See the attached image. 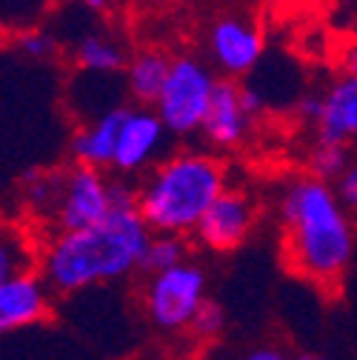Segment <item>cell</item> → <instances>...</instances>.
Instances as JSON below:
<instances>
[{
  "label": "cell",
  "mask_w": 357,
  "mask_h": 360,
  "mask_svg": "<svg viewBox=\"0 0 357 360\" xmlns=\"http://www.w3.org/2000/svg\"><path fill=\"white\" fill-rule=\"evenodd\" d=\"M303 117L315 126L318 141L357 143V75H340L318 98L303 101Z\"/></svg>",
  "instance_id": "cell-8"
},
{
  "label": "cell",
  "mask_w": 357,
  "mask_h": 360,
  "mask_svg": "<svg viewBox=\"0 0 357 360\" xmlns=\"http://www.w3.org/2000/svg\"><path fill=\"white\" fill-rule=\"evenodd\" d=\"M351 163H354L351 146H346V143L315 141V146L309 152V174L323 180V184H337V180L349 172Z\"/></svg>",
  "instance_id": "cell-16"
},
{
  "label": "cell",
  "mask_w": 357,
  "mask_h": 360,
  "mask_svg": "<svg viewBox=\"0 0 357 360\" xmlns=\"http://www.w3.org/2000/svg\"><path fill=\"white\" fill-rule=\"evenodd\" d=\"M254 217H257V203L252 200V195L246 189L229 186L206 212L195 235L203 246L214 252H232L254 229Z\"/></svg>",
  "instance_id": "cell-9"
},
{
  "label": "cell",
  "mask_w": 357,
  "mask_h": 360,
  "mask_svg": "<svg viewBox=\"0 0 357 360\" xmlns=\"http://www.w3.org/2000/svg\"><path fill=\"white\" fill-rule=\"evenodd\" d=\"M15 49L29 60H52L60 49L58 37L43 26H23L15 32Z\"/></svg>",
  "instance_id": "cell-18"
},
{
  "label": "cell",
  "mask_w": 357,
  "mask_h": 360,
  "mask_svg": "<svg viewBox=\"0 0 357 360\" xmlns=\"http://www.w3.org/2000/svg\"><path fill=\"white\" fill-rule=\"evenodd\" d=\"M278 209L289 266L318 286H337L351 260L354 232L332 184L300 174L286 184Z\"/></svg>",
  "instance_id": "cell-1"
},
{
  "label": "cell",
  "mask_w": 357,
  "mask_h": 360,
  "mask_svg": "<svg viewBox=\"0 0 357 360\" xmlns=\"http://www.w3.org/2000/svg\"><path fill=\"white\" fill-rule=\"evenodd\" d=\"M49 311V286L40 275L23 272L0 281V329L15 332L40 323Z\"/></svg>",
  "instance_id": "cell-12"
},
{
  "label": "cell",
  "mask_w": 357,
  "mask_h": 360,
  "mask_svg": "<svg viewBox=\"0 0 357 360\" xmlns=\"http://www.w3.org/2000/svg\"><path fill=\"white\" fill-rule=\"evenodd\" d=\"M129 106H115L106 109L103 115H98L95 120L83 123L69 141V155L77 166H89V169H100V172H112L115 163V149H117V138H120V126L126 117Z\"/></svg>",
  "instance_id": "cell-13"
},
{
  "label": "cell",
  "mask_w": 357,
  "mask_h": 360,
  "mask_svg": "<svg viewBox=\"0 0 357 360\" xmlns=\"http://www.w3.org/2000/svg\"><path fill=\"white\" fill-rule=\"evenodd\" d=\"M23 189L29 209L49 217L55 235L92 229L117 206L138 200V192H131L123 180H112L100 169L77 163L58 172H29Z\"/></svg>",
  "instance_id": "cell-4"
},
{
  "label": "cell",
  "mask_w": 357,
  "mask_h": 360,
  "mask_svg": "<svg viewBox=\"0 0 357 360\" xmlns=\"http://www.w3.org/2000/svg\"><path fill=\"white\" fill-rule=\"evenodd\" d=\"M152 229L138 212V200L117 206L103 223L49 240L40 257V278L49 289L69 295L106 283L143 266Z\"/></svg>",
  "instance_id": "cell-2"
},
{
  "label": "cell",
  "mask_w": 357,
  "mask_h": 360,
  "mask_svg": "<svg viewBox=\"0 0 357 360\" xmlns=\"http://www.w3.org/2000/svg\"><path fill=\"white\" fill-rule=\"evenodd\" d=\"M252 123H254V115H249V109L240 101V83L220 77L212 109H209L203 131H200L206 143L217 152H235V149L246 146L249 134H252Z\"/></svg>",
  "instance_id": "cell-11"
},
{
  "label": "cell",
  "mask_w": 357,
  "mask_h": 360,
  "mask_svg": "<svg viewBox=\"0 0 357 360\" xmlns=\"http://www.w3.org/2000/svg\"><path fill=\"white\" fill-rule=\"evenodd\" d=\"M340 72L343 75H357V40L340 52Z\"/></svg>",
  "instance_id": "cell-22"
},
{
  "label": "cell",
  "mask_w": 357,
  "mask_h": 360,
  "mask_svg": "<svg viewBox=\"0 0 357 360\" xmlns=\"http://www.w3.org/2000/svg\"><path fill=\"white\" fill-rule=\"evenodd\" d=\"M266 40L254 20L240 15L217 18L209 26L206 34V52L212 60V69L223 80H238L246 77L263 58Z\"/></svg>",
  "instance_id": "cell-7"
},
{
  "label": "cell",
  "mask_w": 357,
  "mask_h": 360,
  "mask_svg": "<svg viewBox=\"0 0 357 360\" xmlns=\"http://www.w3.org/2000/svg\"><path fill=\"white\" fill-rule=\"evenodd\" d=\"M206 303V275L195 263H181L169 272L152 275L146 289L149 318L163 329L192 326L195 314Z\"/></svg>",
  "instance_id": "cell-6"
},
{
  "label": "cell",
  "mask_w": 357,
  "mask_h": 360,
  "mask_svg": "<svg viewBox=\"0 0 357 360\" xmlns=\"http://www.w3.org/2000/svg\"><path fill=\"white\" fill-rule=\"evenodd\" d=\"M217 72L195 58V55H177L171 58V69L166 77V86L155 103L157 117L169 129V134L189 138V134L203 131L206 115L212 109L214 92H217Z\"/></svg>",
  "instance_id": "cell-5"
},
{
  "label": "cell",
  "mask_w": 357,
  "mask_h": 360,
  "mask_svg": "<svg viewBox=\"0 0 357 360\" xmlns=\"http://www.w3.org/2000/svg\"><path fill=\"white\" fill-rule=\"evenodd\" d=\"M223 329V309L212 300H206L200 306V311L195 314V321H192V332L200 335V338H212Z\"/></svg>",
  "instance_id": "cell-19"
},
{
  "label": "cell",
  "mask_w": 357,
  "mask_h": 360,
  "mask_svg": "<svg viewBox=\"0 0 357 360\" xmlns=\"http://www.w3.org/2000/svg\"><path fill=\"white\" fill-rule=\"evenodd\" d=\"M169 69H171V58L166 52H160V49L146 46V49L131 52L129 66L123 72V83H126L129 98L135 101V106L155 109L163 86H166Z\"/></svg>",
  "instance_id": "cell-14"
},
{
  "label": "cell",
  "mask_w": 357,
  "mask_h": 360,
  "mask_svg": "<svg viewBox=\"0 0 357 360\" xmlns=\"http://www.w3.org/2000/svg\"><path fill=\"white\" fill-rule=\"evenodd\" d=\"M300 360H323V357H318V354H303Z\"/></svg>",
  "instance_id": "cell-25"
},
{
  "label": "cell",
  "mask_w": 357,
  "mask_h": 360,
  "mask_svg": "<svg viewBox=\"0 0 357 360\" xmlns=\"http://www.w3.org/2000/svg\"><path fill=\"white\" fill-rule=\"evenodd\" d=\"M243 360H286V357L280 352H275V349H257V352L246 354Z\"/></svg>",
  "instance_id": "cell-23"
},
{
  "label": "cell",
  "mask_w": 357,
  "mask_h": 360,
  "mask_svg": "<svg viewBox=\"0 0 357 360\" xmlns=\"http://www.w3.org/2000/svg\"><path fill=\"white\" fill-rule=\"evenodd\" d=\"M9 4H12V0H9Z\"/></svg>",
  "instance_id": "cell-26"
},
{
  "label": "cell",
  "mask_w": 357,
  "mask_h": 360,
  "mask_svg": "<svg viewBox=\"0 0 357 360\" xmlns=\"http://www.w3.org/2000/svg\"><path fill=\"white\" fill-rule=\"evenodd\" d=\"M129 58L131 55H126L123 43L115 34H103V32L83 34L72 49L74 66L89 75H123L129 66Z\"/></svg>",
  "instance_id": "cell-15"
},
{
  "label": "cell",
  "mask_w": 357,
  "mask_h": 360,
  "mask_svg": "<svg viewBox=\"0 0 357 360\" xmlns=\"http://www.w3.org/2000/svg\"><path fill=\"white\" fill-rule=\"evenodd\" d=\"M337 195L349 209H357V158L349 166V172L337 180Z\"/></svg>",
  "instance_id": "cell-20"
},
{
  "label": "cell",
  "mask_w": 357,
  "mask_h": 360,
  "mask_svg": "<svg viewBox=\"0 0 357 360\" xmlns=\"http://www.w3.org/2000/svg\"><path fill=\"white\" fill-rule=\"evenodd\" d=\"M181 263H186V240L177 235H152V243L146 249L143 257V269L152 275L169 272V269H177Z\"/></svg>",
  "instance_id": "cell-17"
},
{
  "label": "cell",
  "mask_w": 357,
  "mask_h": 360,
  "mask_svg": "<svg viewBox=\"0 0 357 360\" xmlns=\"http://www.w3.org/2000/svg\"><path fill=\"white\" fill-rule=\"evenodd\" d=\"M240 101H243V106L249 109V115H260L263 112V95L257 92L254 86H249V83H240Z\"/></svg>",
  "instance_id": "cell-21"
},
{
  "label": "cell",
  "mask_w": 357,
  "mask_h": 360,
  "mask_svg": "<svg viewBox=\"0 0 357 360\" xmlns=\"http://www.w3.org/2000/svg\"><path fill=\"white\" fill-rule=\"evenodd\" d=\"M229 189V169L217 155L183 149L163 158L138 189V212L152 235H195L214 200Z\"/></svg>",
  "instance_id": "cell-3"
},
{
  "label": "cell",
  "mask_w": 357,
  "mask_h": 360,
  "mask_svg": "<svg viewBox=\"0 0 357 360\" xmlns=\"http://www.w3.org/2000/svg\"><path fill=\"white\" fill-rule=\"evenodd\" d=\"M89 12H106L112 6V0H80Z\"/></svg>",
  "instance_id": "cell-24"
},
{
  "label": "cell",
  "mask_w": 357,
  "mask_h": 360,
  "mask_svg": "<svg viewBox=\"0 0 357 360\" xmlns=\"http://www.w3.org/2000/svg\"><path fill=\"white\" fill-rule=\"evenodd\" d=\"M166 134H169V129L163 126V120L157 117L155 109L129 106L126 117H123V126H120L112 172H117V174L146 172L155 163L157 152L163 149Z\"/></svg>",
  "instance_id": "cell-10"
}]
</instances>
